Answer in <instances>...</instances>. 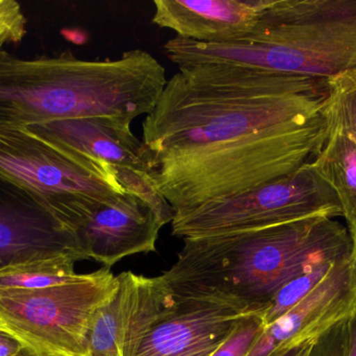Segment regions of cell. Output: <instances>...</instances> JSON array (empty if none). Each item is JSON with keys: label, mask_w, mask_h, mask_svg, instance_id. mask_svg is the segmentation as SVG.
Wrapping results in <instances>:
<instances>
[{"label": "cell", "mask_w": 356, "mask_h": 356, "mask_svg": "<svg viewBox=\"0 0 356 356\" xmlns=\"http://www.w3.org/2000/svg\"><path fill=\"white\" fill-rule=\"evenodd\" d=\"M131 123L108 117L62 119L29 125V131L113 167L150 173L143 141L134 135Z\"/></svg>", "instance_id": "13"}, {"label": "cell", "mask_w": 356, "mask_h": 356, "mask_svg": "<svg viewBox=\"0 0 356 356\" xmlns=\"http://www.w3.org/2000/svg\"><path fill=\"white\" fill-rule=\"evenodd\" d=\"M314 344L307 345V346L302 347V348L295 349V350L291 351V353H286L284 356H309V351H311Z\"/></svg>", "instance_id": "26"}, {"label": "cell", "mask_w": 356, "mask_h": 356, "mask_svg": "<svg viewBox=\"0 0 356 356\" xmlns=\"http://www.w3.org/2000/svg\"><path fill=\"white\" fill-rule=\"evenodd\" d=\"M0 180L35 201L75 238L94 209L127 192L112 165L18 125H0Z\"/></svg>", "instance_id": "5"}, {"label": "cell", "mask_w": 356, "mask_h": 356, "mask_svg": "<svg viewBox=\"0 0 356 356\" xmlns=\"http://www.w3.org/2000/svg\"><path fill=\"white\" fill-rule=\"evenodd\" d=\"M164 49L178 68L228 65L328 79L356 69V0H268L244 41L175 37Z\"/></svg>", "instance_id": "4"}, {"label": "cell", "mask_w": 356, "mask_h": 356, "mask_svg": "<svg viewBox=\"0 0 356 356\" xmlns=\"http://www.w3.org/2000/svg\"><path fill=\"white\" fill-rule=\"evenodd\" d=\"M353 250L284 317L266 326L245 356H282L317 342L356 311V234Z\"/></svg>", "instance_id": "9"}, {"label": "cell", "mask_w": 356, "mask_h": 356, "mask_svg": "<svg viewBox=\"0 0 356 356\" xmlns=\"http://www.w3.org/2000/svg\"><path fill=\"white\" fill-rule=\"evenodd\" d=\"M346 356H356V311L348 320V344Z\"/></svg>", "instance_id": "24"}, {"label": "cell", "mask_w": 356, "mask_h": 356, "mask_svg": "<svg viewBox=\"0 0 356 356\" xmlns=\"http://www.w3.org/2000/svg\"><path fill=\"white\" fill-rule=\"evenodd\" d=\"M64 253L85 261L72 233L26 194L0 180V268Z\"/></svg>", "instance_id": "11"}, {"label": "cell", "mask_w": 356, "mask_h": 356, "mask_svg": "<svg viewBox=\"0 0 356 356\" xmlns=\"http://www.w3.org/2000/svg\"><path fill=\"white\" fill-rule=\"evenodd\" d=\"M118 286V277L102 267L62 286L0 288V332L17 341L29 356H88L94 315Z\"/></svg>", "instance_id": "6"}, {"label": "cell", "mask_w": 356, "mask_h": 356, "mask_svg": "<svg viewBox=\"0 0 356 356\" xmlns=\"http://www.w3.org/2000/svg\"><path fill=\"white\" fill-rule=\"evenodd\" d=\"M343 217L334 190L312 162L244 194L175 213L172 235L182 240L264 229L307 217Z\"/></svg>", "instance_id": "7"}, {"label": "cell", "mask_w": 356, "mask_h": 356, "mask_svg": "<svg viewBox=\"0 0 356 356\" xmlns=\"http://www.w3.org/2000/svg\"><path fill=\"white\" fill-rule=\"evenodd\" d=\"M261 314L249 316L236 324L230 336L211 356H245L264 332Z\"/></svg>", "instance_id": "20"}, {"label": "cell", "mask_w": 356, "mask_h": 356, "mask_svg": "<svg viewBox=\"0 0 356 356\" xmlns=\"http://www.w3.org/2000/svg\"><path fill=\"white\" fill-rule=\"evenodd\" d=\"M164 226L152 207L127 192L94 209L75 235L85 261L111 269L127 257L154 252Z\"/></svg>", "instance_id": "10"}, {"label": "cell", "mask_w": 356, "mask_h": 356, "mask_svg": "<svg viewBox=\"0 0 356 356\" xmlns=\"http://www.w3.org/2000/svg\"><path fill=\"white\" fill-rule=\"evenodd\" d=\"M347 226L324 215L264 229L184 240L163 274L177 301H197L263 315L297 276L353 250Z\"/></svg>", "instance_id": "2"}, {"label": "cell", "mask_w": 356, "mask_h": 356, "mask_svg": "<svg viewBox=\"0 0 356 356\" xmlns=\"http://www.w3.org/2000/svg\"><path fill=\"white\" fill-rule=\"evenodd\" d=\"M348 320L338 324L323 334L313 345L309 356H346L348 344Z\"/></svg>", "instance_id": "22"}, {"label": "cell", "mask_w": 356, "mask_h": 356, "mask_svg": "<svg viewBox=\"0 0 356 356\" xmlns=\"http://www.w3.org/2000/svg\"><path fill=\"white\" fill-rule=\"evenodd\" d=\"M323 115L330 133L346 136L356 144V69L328 79Z\"/></svg>", "instance_id": "17"}, {"label": "cell", "mask_w": 356, "mask_h": 356, "mask_svg": "<svg viewBox=\"0 0 356 356\" xmlns=\"http://www.w3.org/2000/svg\"><path fill=\"white\" fill-rule=\"evenodd\" d=\"M268 0H156L152 22L205 44L244 41Z\"/></svg>", "instance_id": "12"}, {"label": "cell", "mask_w": 356, "mask_h": 356, "mask_svg": "<svg viewBox=\"0 0 356 356\" xmlns=\"http://www.w3.org/2000/svg\"><path fill=\"white\" fill-rule=\"evenodd\" d=\"M341 259L322 263L284 284L261 315L265 327L284 317L305 297L309 296L332 273Z\"/></svg>", "instance_id": "18"}, {"label": "cell", "mask_w": 356, "mask_h": 356, "mask_svg": "<svg viewBox=\"0 0 356 356\" xmlns=\"http://www.w3.org/2000/svg\"><path fill=\"white\" fill-rule=\"evenodd\" d=\"M81 257L72 253L31 259L0 268V288L37 290L62 286L81 279L75 263Z\"/></svg>", "instance_id": "16"}, {"label": "cell", "mask_w": 356, "mask_h": 356, "mask_svg": "<svg viewBox=\"0 0 356 356\" xmlns=\"http://www.w3.org/2000/svg\"><path fill=\"white\" fill-rule=\"evenodd\" d=\"M221 344L213 345V346L209 347V348L200 349V350L195 351V353L184 356H211L216 350H217L218 347Z\"/></svg>", "instance_id": "25"}, {"label": "cell", "mask_w": 356, "mask_h": 356, "mask_svg": "<svg viewBox=\"0 0 356 356\" xmlns=\"http://www.w3.org/2000/svg\"><path fill=\"white\" fill-rule=\"evenodd\" d=\"M251 315L213 303L178 301L177 311L150 330L135 356H184L221 344Z\"/></svg>", "instance_id": "14"}, {"label": "cell", "mask_w": 356, "mask_h": 356, "mask_svg": "<svg viewBox=\"0 0 356 356\" xmlns=\"http://www.w3.org/2000/svg\"><path fill=\"white\" fill-rule=\"evenodd\" d=\"M312 165L334 190L347 228L351 235H355L356 144L346 136L330 132L323 148Z\"/></svg>", "instance_id": "15"}, {"label": "cell", "mask_w": 356, "mask_h": 356, "mask_svg": "<svg viewBox=\"0 0 356 356\" xmlns=\"http://www.w3.org/2000/svg\"><path fill=\"white\" fill-rule=\"evenodd\" d=\"M119 183L127 192L135 194L148 206L152 207L162 219L165 226L172 223L175 217L172 208L165 196L159 192L149 173L136 169L114 167Z\"/></svg>", "instance_id": "19"}, {"label": "cell", "mask_w": 356, "mask_h": 356, "mask_svg": "<svg viewBox=\"0 0 356 356\" xmlns=\"http://www.w3.org/2000/svg\"><path fill=\"white\" fill-rule=\"evenodd\" d=\"M27 33V20L15 0H0V48L18 44Z\"/></svg>", "instance_id": "21"}, {"label": "cell", "mask_w": 356, "mask_h": 356, "mask_svg": "<svg viewBox=\"0 0 356 356\" xmlns=\"http://www.w3.org/2000/svg\"><path fill=\"white\" fill-rule=\"evenodd\" d=\"M165 67L149 52L88 61L70 50L22 59L0 48V125L83 117L133 123L152 112L166 87Z\"/></svg>", "instance_id": "3"}, {"label": "cell", "mask_w": 356, "mask_h": 356, "mask_svg": "<svg viewBox=\"0 0 356 356\" xmlns=\"http://www.w3.org/2000/svg\"><path fill=\"white\" fill-rule=\"evenodd\" d=\"M327 95V79L181 67L142 125L150 176L182 213L290 175L330 136Z\"/></svg>", "instance_id": "1"}, {"label": "cell", "mask_w": 356, "mask_h": 356, "mask_svg": "<svg viewBox=\"0 0 356 356\" xmlns=\"http://www.w3.org/2000/svg\"><path fill=\"white\" fill-rule=\"evenodd\" d=\"M0 356H29L20 344L8 334L0 332Z\"/></svg>", "instance_id": "23"}, {"label": "cell", "mask_w": 356, "mask_h": 356, "mask_svg": "<svg viewBox=\"0 0 356 356\" xmlns=\"http://www.w3.org/2000/svg\"><path fill=\"white\" fill-rule=\"evenodd\" d=\"M117 277L118 290L92 320L88 356H135L150 330L177 311L178 301L162 275L124 272Z\"/></svg>", "instance_id": "8"}]
</instances>
